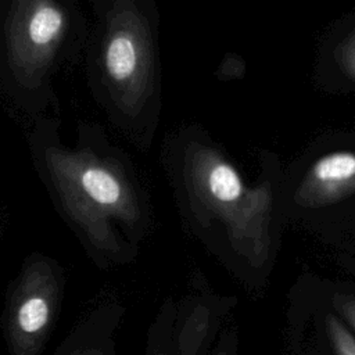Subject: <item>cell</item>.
<instances>
[{
    "instance_id": "1",
    "label": "cell",
    "mask_w": 355,
    "mask_h": 355,
    "mask_svg": "<svg viewBox=\"0 0 355 355\" xmlns=\"http://www.w3.org/2000/svg\"><path fill=\"white\" fill-rule=\"evenodd\" d=\"M46 164L53 184L71 219L101 250H115L111 219L133 225L140 209L126 178L89 151L51 147Z\"/></svg>"
},
{
    "instance_id": "2",
    "label": "cell",
    "mask_w": 355,
    "mask_h": 355,
    "mask_svg": "<svg viewBox=\"0 0 355 355\" xmlns=\"http://www.w3.org/2000/svg\"><path fill=\"white\" fill-rule=\"evenodd\" d=\"M103 71L108 92L121 111L136 115L154 79V49L147 19L130 1H116L107 15Z\"/></svg>"
},
{
    "instance_id": "3",
    "label": "cell",
    "mask_w": 355,
    "mask_h": 355,
    "mask_svg": "<svg viewBox=\"0 0 355 355\" xmlns=\"http://www.w3.org/2000/svg\"><path fill=\"white\" fill-rule=\"evenodd\" d=\"M68 26L65 8L51 0H22L11 7L7 25L8 62L14 76L35 86L51 65Z\"/></svg>"
},
{
    "instance_id": "4",
    "label": "cell",
    "mask_w": 355,
    "mask_h": 355,
    "mask_svg": "<svg viewBox=\"0 0 355 355\" xmlns=\"http://www.w3.org/2000/svg\"><path fill=\"white\" fill-rule=\"evenodd\" d=\"M58 301V283L43 261L29 263L12 294L7 336L12 355H39L50 333Z\"/></svg>"
},
{
    "instance_id": "5",
    "label": "cell",
    "mask_w": 355,
    "mask_h": 355,
    "mask_svg": "<svg viewBox=\"0 0 355 355\" xmlns=\"http://www.w3.org/2000/svg\"><path fill=\"white\" fill-rule=\"evenodd\" d=\"M187 173L194 191L208 202L230 205L243 196L244 186L236 169L208 151L189 157Z\"/></svg>"
},
{
    "instance_id": "6",
    "label": "cell",
    "mask_w": 355,
    "mask_h": 355,
    "mask_svg": "<svg viewBox=\"0 0 355 355\" xmlns=\"http://www.w3.org/2000/svg\"><path fill=\"white\" fill-rule=\"evenodd\" d=\"M315 176L324 183H341L355 175V155L333 153L320 158L313 166Z\"/></svg>"
},
{
    "instance_id": "7",
    "label": "cell",
    "mask_w": 355,
    "mask_h": 355,
    "mask_svg": "<svg viewBox=\"0 0 355 355\" xmlns=\"http://www.w3.org/2000/svg\"><path fill=\"white\" fill-rule=\"evenodd\" d=\"M327 327L336 355H355V338L334 316L327 318Z\"/></svg>"
},
{
    "instance_id": "8",
    "label": "cell",
    "mask_w": 355,
    "mask_h": 355,
    "mask_svg": "<svg viewBox=\"0 0 355 355\" xmlns=\"http://www.w3.org/2000/svg\"><path fill=\"white\" fill-rule=\"evenodd\" d=\"M344 311H345V315H347L348 320H349L351 324L355 327V302L347 304V305L344 306Z\"/></svg>"
}]
</instances>
